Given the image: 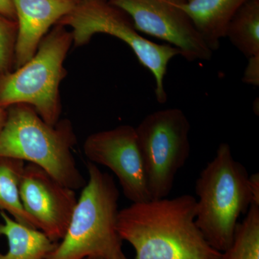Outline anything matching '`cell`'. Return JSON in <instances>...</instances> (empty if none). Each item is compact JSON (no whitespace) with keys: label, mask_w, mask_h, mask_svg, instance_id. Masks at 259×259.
Instances as JSON below:
<instances>
[{"label":"cell","mask_w":259,"mask_h":259,"mask_svg":"<svg viewBox=\"0 0 259 259\" xmlns=\"http://www.w3.org/2000/svg\"><path fill=\"white\" fill-rule=\"evenodd\" d=\"M0 15L16 21L14 6L12 0H0Z\"/></svg>","instance_id":"obj_20"},{"label":"cell","mask_w":259,"mask_h":259,"mask_svg":"<svg viewBox=\"0 0 259 259\" xmlns=\"http://www.w3.org/2000/svg\"><path fill=\"white\" fill-rule=\"evenodd\" d=\"M168 1L172 2V3H177V4H180V3H185L184 0H168Z\"/></svg>","instance_id":"obj_22"},{"label":"cell","mask_w":259,"mask_h":259,"mask_svg":"<svg viewBox=\"0 0 259 259\" xmlns=\"http://www.w3.org/2000/svg\"><path fill=\"white\" fill-rule=\"evenodd\" d=\"M221 259H259V206L252 204Z\"/></svg>","instance_id":"obj_16"},{"label":"cell","mask_w":259,"mask_h":259,"mask_svg":"<svg viewBox=\"0 0 259 259\" xmlns=\"http://www.w3.org/2000/svg\"><path fill=\"white\" fill-rule=\"evenodd\" d=\"M128 15L139 32L168 42L188 61H208L212 51L177 3L168 0H108Z\"/></svg>","instance_id":"obj_8"},{"label":"cell","mask_w":259,"mask_h":259,"mask_svg":"<svg viewBox=\"0 0 259 259\" xmlns=\"http://www.w3.org/2000/svg\"><path fill=\"white\" fill-rule=\"evenodd\" d=\"M196 204L190 194L132 203L119 210L117 231L135 259H221L196 225Z\"/></svg>","instance_id":"obj_1"},{"label":"cell","mask_w":259,"mask_h":259,"mask_svg":"<svg viewBox=\"0 0 259 259\" xmlns=\"http://www.w3.org/2000/svg\"><path fill=\"white\" fill-rule=\"evenodd\" d=\"M24 208L38 230L57 243L64 238L78 199L75 191L63 185L44 168L25 165L20 185Z\"/></svg>","instance_id":"obj_10"},{"label":"cell","mask_w":259,"mask_h":259,"mask_svg":"<svg viewBox=\"0 0 259 259\" xmlns=\"http://www.w3.org/2000/svg\"><path fill=\"white\" fill-rule=\"evenodd\" d=\"M7 115H8V112L5 110V108L0 105V132H1L2 130L4 127L5 122H6Z\"/></svg>","instance_id":"obj_21"},{"label":"cell","mask_w":259,"mask_h":259,"mask_svg":"<svg viewBox=\"0 0 259 259\" xmlns=\"http://www.w3.org/2000/svg\"><path fill=\"white\" fill-rule=\"evenodd\" d=\"M248 177L245 167L233 158L229 144L222 143L196 182L195 223L218 251L231 244L238 219L253 204Z\"/></svg>","instance_id":"obj_4"},{"label":"cell","mask_w":259,"mask_h":259,"mask_svg":"<svg viewBox=\"0 0 259 259\" xmlns=\"http://www.w3.org/2000/svg\"><path fill=\"white\" fill-rule=\"evenodd\" d=\"M89 161L110 168L132 203L150 200L136 127L120 125L89 136L83 144Z\"/></svg>","instance_id":"obj_9"},{"label":"cell","mask_w":259,"mask_h":259,"mask_svg":"<svg viewBox=\"0 0 259 259\" xmlns=\"http://www.w3.org/2000/svg\"><path fill=\"white\" fill-rule=\"evenodd\" d=\"M3 223H0V236L6 237L9 250L0 253V259H47L57 243L51 241L40 230L24 226L0 211Z\"/></svg>","instance_id":"obj_13"},{"label":"cell","mask_w":259,"mask_h":259,"mask_svg":"<svg viewBox=\"0 0 259 259\" xmlns=\"http://www.w3.org/2000/svg\"><path fill=\"white\" fill-rule=\"evenodd\" d=\"M83 259H102V258H96V257H87V258H84Z\"/></svg>","instance_id":"obj_23"},{"label":"cell","mask_w":259,"mask_h":259,"mask_svg":"<svg viewBox=\"0 0 259 259\" xmlns=\"http://www.w3.org/2000/svg\"><path fill=\"white\" fill-rule=\"evenodd\" d=\"M226 37L248 59L259 55V0H249L238 10Z\"/></svg>","instance_id":"obj_15"},{"label":"cell","mask_w":259,"mask_h":259,"mask_svg":"<svg viewBox=\"0 0 259 259\" xmlns=\"http://www.w3.org/2000/svg\"><path fill=\"white\" fill-rule=\"evenodd\" d=\"M248 184L253 199V204L259 206V174L255 173L249 175Z\"/></svg>","instance_id":"obj_19"},{"label":"cell","mask_w":259,"mask_h":259,"mask_svg":"<svg viewBox=\"0 0 259 259\" xmlns=\"http://www.w3.org/2000/svg\"><path fill=\"white\" fill-rule=\"evenodd\" d=\"M249 0H187L178 4L211 51H217L226 37L230 22Z\"/></svg>","instance_id":"obj_12"},{"label":"cell","mask_w":259,"mask_h":259,"mask_svg":"<svg viewBox=\"0 0 259 259\" xmlns=\"http://www.w3.org/2000/svg\"><path fill=\"white\" fill-rule=\"evenodd\" d=\"M79 0H12L18 32L15 47V69L35 55L52 25L69 15Z\"/></svg>","instance_id":"obj_11"},{"label":"cell","mask_w":259,"mask_h":259,"mask_svg":"<svg viewBox=\"0 0 259 259\" xmlns=\"http://www.w3.org/2000/svg\"><path fill=\"white\" fill-rule=\"evenodd\" d=\"M58 24L71 28L75 47L86 45L99 33L112 35L125 42L141 64L153 75L158 103L166 102L165 76L170 61L181 55L178 49L148 40L135 29L128 15L108 0H79L76 8Z\"/></svg>","instance_id":"obj_6"},{"label":"cell","mask_w":259,"mask_h":259,"mask_svg":"<svg viewBox=\"0 0 259 259\" xmlns=\"http://www.w3.org/2000/svg\"><path fill=\"white\" fill-rule=\"evenodd\" d=\"M8 109L0 132V158L33 163L71 190L82 189L87 182L72 153L76 137L71 121L50 125L25 104Z\"/></svg>","instance_id":"obj_2"},{"label":"cell","mask_w":259,"mask_h":259,"mask_svg":"<svg viewBox=\"0 0 259 259\" xmlns=\"http://www.w3.org/2000/svg\"><path fill=\"white\" fill-rule=\"evenodd\" d=\"M25 166L21 160L0 158V209L11 214L17 222L38 230L20 198V180Z\"/></svg>","instance_id":"obj_14"},{"label":"cell","mask_w":259,"mask_h":259,"mask_svg":"<svg viewBox=\"0 0 259 259\" xmlns=\"http://www.w3.org/2000/svg\"><path fill=\"white\" fill-rule=\"evenodd\" d=\"M72 44L71 31L58 24L26 64L0 76V105H30L45 122L56 125L61 112L59 87L66 75L64 62Z\"/></svg>","instance_id":"obj_5"},{"label":"cell","mask_w":259,"mask_h":259,"mask_svg":"<svg viewBox=\"0 0 259 259\" xmlns=\"http://www.w3.org/2000/svg\"><path fill=\"white\" fill-rule=\"evenodd\" d=\"M17 32V22L0 15V76L9 72L14 64Z\"/></svg>","instance_id":"obj_17"},{"label":"cell","mask_w":259,"mask_h":259,"mask_svg":"<svg viewBox=\"0 0 259 259\" xmlns=\"http://www.w3.org/2000/svg\"><path fill=\"white\" fill-rule=\"evenodd\" d=\"M184 1H185V2H186V1H187V0H184Z\"/></svg>","instance_id":"obj_24"},{"label":"cell","mask_w":259,"mask_h":259,"mask_svg":"<svg viewBox=\"0 0 259 259\" xmlns=\"http://www.w3.org/2000/svg\"><path fill=\"white\" fill-rule=\"evenodd\" d=\"M190 121L178 108L149 114L136 127L151 199L171 193L177 173L190 156Z\"/></svg>","instance_id":"obj_7"},{"label":"cell","mask_w":259,"mask_h":259,"mask_svg":"<svg viewBox=\"0 0 259 259\" xmlns=\"http://www.w3.org/2000/svg\"><path fill=\"white\" fill-rule=\"evenodd\" d=\"M248 62L243 76V82L252 86H259V55L248 58Z\"/></svg>","instance_id":"obj_18"},{"label":"cell","mask_w":259,"mask_h":259,"mask_svg":"<svg viewBox=\"0 0 259 259\" xmlns=\"http://www.w3.org/2000/svg\"><path fill=\"white\" fill-rule=\"evenodd\" d=\"M87 168L88 182L66 233L47 259H129L116 226L120 192L115 180L92 162Z\"/></svg>","instance_id":"obj_3"}]
</instances>
